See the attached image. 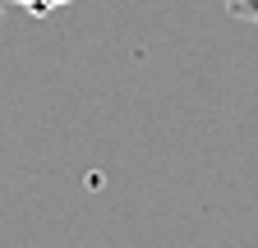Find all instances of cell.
Listing matches in <instances>:
<instances>
[{"label": "cell", "mask_w": 258, "mask_h": 248, "mask_svg": "<svg viewBox=\"0 0 258 248\" xmlns=\"http://www.w3.org/2000/svg\"><path fill=\"white\" fill-rule=\"evenodd\" d=\"M221 5H226V14H231V19L258 28V0H221Z\"/></svg>", "instance_id": "1"}]
</instances>
